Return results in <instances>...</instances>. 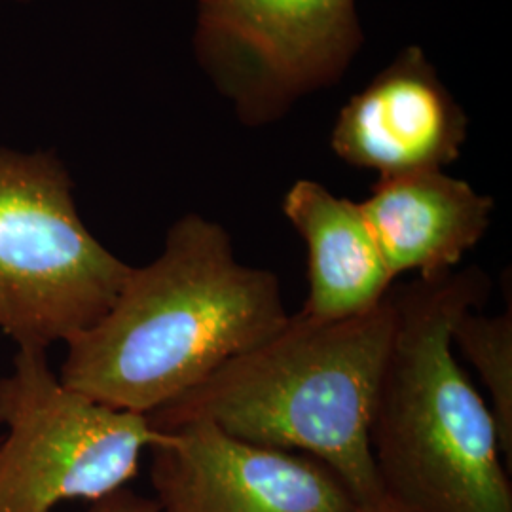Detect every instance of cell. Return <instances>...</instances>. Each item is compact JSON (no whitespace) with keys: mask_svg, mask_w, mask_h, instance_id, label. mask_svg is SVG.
I'll use <instances>...</instances> for the list:
<instances>
[{"mask_svg":"<svg viewBox=\"0 0 512 512\" xmlns=\"http://www.w3.org/2000/svg\"><path fill=\"white\" fill-rule=\"evenodd\" d=\"M289 319L279 275L239 262L219 222L190 213L110 310L67 344L59 380L92 401L152 414Z\"/></svg>","mask_w":512,"mask_h":512,"instance_id":"1","label":"cell"},{"mask_svg":"<svg viewBox=\"0 0 512 512\" xmlns=\"http://www.w3.org/2000/svg\"><path fill=\"white\" fill-rule=\"evenodd\" d=\"M492 294L478 266L391 289L395 332L376 393L370 448L397 512H512L490 406L452 348V329Z\"/></svg>","mask_w":512,"mask_h":512,"instance_id":"2","label":"cell"},{"mask_svg":"<svg viewBox=\"0 0 512 512\" xmlns=\"http://www.w3.org/2000/svg\"><path fill=\"white\" fill-rule=\"evenodd\" d=\"M393 332L391 291L346 319L298 311L148 420L200 418L238 439L308 454L348 484L361 511H382L391 505L372 458L370 421Z\"/></svg>","mask_w":512,"mask_h":512,"instance_id":"3","label":"cell"},{"mask_svg":"<svg viewBox=\"0 0 512 512\" xmlns=\"http://www.w3.org/2000/svg\"><path fill=\"white\" fill-rule=\"evenodd\" d=\"M131 268L84 224L57 154L0 148V332L18 349L92 329Z\"/></svg>","mask_w":512,"mask_h":512,"instance_id":"4","label":"cell"},{"mask_svg":"<svg viewBox=\"0 0 512 512\" xmlns=\"http://www.w3.org/2000/svg\"><path fill=\"white\" fill-rule=\"evenodd\" d=\"M0 425V512H52L126 488L158 437L145 414L67 387L37 348L18 349L0 378Z\"/></svg>","mask_w":512,"mask_h":512,"instance_id":"5","label":"cell"},{"mask_svg":"<svg viewBox=\"0 0 512 512\" xmlns=\"http://www.w3.org/2000/svg\"><path fill=\"white\" fill-rule=\"evenodd\" d=\"M361 40L355 0H198L200 61L251 126L338 80Z\"/></svg>","mask_w":512,"mask_h":512,"instance_id":"6","label":"cell"},{"mask_svg":"<svg viewBox=\"0 0 512 512\" xmlns=\"http://www.w3.org/2000/svg\"><path fill=\"white\" fill-rule=\"evenodd\" d=\"M150 421L162 512H359L348 484L308 454L238 439L211 421Z\"/></svg>","mask_w":512,"mask_h":512,"instance_id":"7","label":"cell"},{"mask_svg":"<svg viewBox=\"0 0 512 512\" xmlns=\"http://www.w3.org/2000/svg\"><path fill=\"white\" fill-rule=\"evenodd\" d=\"M467 118L418 48H408L365 90L349 99L330 147L346 164L380 179L454 164Z\"/></svg>","mask_w":512,"mask_h":512,"instance_id":"8","label":"cell"},{"mask_svg":"<svg viewBox=\"0 0 512 512\" xmlns=\"http://www.w3.org/2000/svg\"><path fill=\"white\" fill-rule=\"evenodd\" d=\"M359 205L395 279L410 272L435 279L458 270L494 213L492 198L442 169L380 179Z\"/></svg>","mask_w":512,"mask_h":512,"instance_id":"9","label":"cell"},{"mask_svg":"<svg viewBox=\"0 0 512 512\" xmlns=\"http://www.w3.org/2000/svg\"><path fill=\"white\" fill-rule=\"evenodd\" d=\"M283 215L308 251V296L300 313L334 321L384 302L395 277L359 203L315 181H296L283 198Z\"/></svg>","mask_w":512,"mask_h":512,"instance_id":"10","label":"cell"},{"mask_svg":"<svg viewBox=\"0 0 512 512\" xmlns=\"http://www.w3.org/2000/svg\"><path fill=\"white\" fill-rule=\"evenodd\" d=\"M507 310L484 315L480 310L461 315L452 329V348L475 366L488 389V406L495 421L499 450L511 473L512 463V300Z\"/></svg>","mask_w":512,"mask_h":512,"instance_id":"11","label":"cell"},{"mask_svg":"<svg viewBox=\"0 0 512 512\" xmlns=\"http://www.w3.org/2000/svg\"><path fill=\"white\" fill-rule=\"evenodd\" d=\"M88 512H162L154 499L135 494L128 488H120L112 494L93 501Z\"/></svg>","mask_w":512,"mask_h":512,"instance_id":"12","label":"cell"},{"mask_svg":"<svg viewBox=\"0 0 512 512\" xmlns=\"http://www.w3.org/2000/svg\"><path fill=\"white\" fill-rule=\"evenodd\" d=\"M359 512H366V511H359ZM376 512H397L393 507H387V509H382V511H376Z\"/></svg>","mask_w":512,"mask_h":512,"instance_id":"13","label":"cell"}]
</instances>
